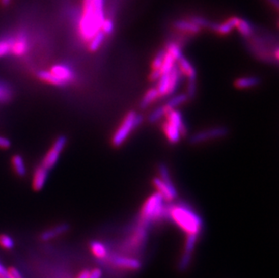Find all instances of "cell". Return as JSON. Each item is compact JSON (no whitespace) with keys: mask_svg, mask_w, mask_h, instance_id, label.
<instances>
[{"mask_svg":"<svg viewBox=\"0 0 279 278\" xmlns=\"http://www.w3.org/2000/svg\"><path fill=\"white\" fill-rule=\"evenodd\" d=\"M70 225L68 223H60L56 226L48 229L46 231H43L39 236V238L42 241H49L53 238H58L62 235L65 234L70 230Z\"/></svg>","mask_w":279,"mask_h":278,"instance_id":"cell-14","label":"cell"},{"mask_svg":"<svg viewBox=\"0 0 279 278\" xmlns=\"http://www.w3.org/2000/svg\"><path fill=\"white\" fill-rule=\"evenodd\" d=\"M11 146V142L8 137H5L0 135V148H3V149H8Z\"/></svg>","mask_w":279,"mask_h":278,"instance_id":"cell-36","label":"cell"},{"mask_svg":"<svg viewBox=\"0 0 279 278\" xmlns=\"http://www.w3.org/2000/svg\"><path fill=\"white\" fill-rule=\"evenodd\" d=\"M165 119L168 122L175 125L176 127H178L183 135H186L187 133V127L185 126L184 123V118L182 113L178 110V109H173V110H169L168 113L165 114Z\"/></svg>","mask_w":279,"mask_h":278,"instance_id":"cell-17","label":"cell"},{"mask_svg":"<svg viewBox=\"0 0 279 278\" xmlns=\"http://www.w3.org/2000/svg\"><path fill=\"white\" fill-rule=\"evenodd\" d=\"M107 261L108 265L120 270L136 271L141 268V262L138 259L126 255L108 254L103 262Z\"/></svg>","mask_w":279,"mask_h":278,"instance_id":"cell-6","label":"cell"},{"mask_svg":"<svg viewBox=\"0 0 279 278\" xmlns=\"http://www.w3.org/2000/svg\"><path fill=\"white\" fill-rule=\"evenodd\" d=\"M199 236L196 235H187L186 241H185V246H184V252L181 261H180L179 267L181 270H184L187 268L189 264L191 262V254L193 252V249L196 247V242Z\"/></svg>","mask_w":279,"mask_h":278,"instance_id":"cell-12","label":"cell"},{"mask_svg":"<svg viewBox=\"0 0 279 278\" xmlns=\"http://www.w3.org/2000/svg\"><path fill=\"white\" fill-rule=\"evenodd\" d=\"M100 30L106 35V36H110L114 33L115 23H114V20L112 19L111 16H108L104 19Z\"/></svg>","mask_w":279,"mask_h":278,"instance_id":"cell-30","label":"cell"},{"mask_svg":"<svg viewBox=\"0 0 279 278\" xmlns=\"http://www.w3.org/2000/svg\"><path fill=\"white\" fill-rule=\"evenodd\" d=\"M261 80L256 76H246V77H240L237 79L234 82V86L239 90H246V89H252L259 85Z\"/></svg>","mask_w":279,"mask_h":278,"instance_id":"cell-20","label":"cell"},{"mask_svg":"<svg viewBox=\"0 0 279 278\" xmlns=\"http://www.w3.org/2000/svg\"><path fill=\"white\" fill-rule=\"evenodd\" d=\"M90 248L92 254L94 255L100 261H104L109 254L107 246L100 241H96V240L92 241L90 244Z\"/></svg>","mask_w":279,"mask_h":278,"instance_id":"cell-23","label":"cell"},{"mask_svg":"<svg viewBox=\"0 0 279 278\" xmlns=\"http://www.w3.org/2000/svg\"><path fill=\"white\" fill-rule=\"evenodd\" d=\"M12 164L14 167V170L16 173V175L20 177H24L26 175V167L24 164V161L23 157L19 155H15L13 156Z\"/></svg>","mask_w":279,"mask_h":278,"instance_id":"cell-27","label":"cell"},{"mask_svg":"<svg viewBox=\"0 0 279 278\" xmlns=\"http://www.w3.org/2000/svg\"><path fill=\"white\" fill-rule=\"evenodd\" d=\"M239 21V17L232 16L228 19L224 20L220 23H211L209 29H211L212 32L215 33L219 36H228L236 29L237 24Z\"/></svg>","mask_w":279,"mask_h":278,"instance_id":"cell-11","label":"cell"},{"mask_svg":"<svg viewBox=\"0 0 279 278\" xmlns=\"http://www.w3.org/2000/svg\"><path fill=\"white\" fill-rule=\"evenodd\" d=\"M142 122L143 116L140 115V113L134 110L128 112L124 118L123 121L120 124L119 128L117 129L115 134L112 136V145L116 147L122 146L133 131L136 130Z\"/></svg>","mask_w":279,"mask_h":278,"instance_id":"cell-5","label":"cell"},{"mask_svg":"<svg viewBox=\"0 0 279 278\" xmlns=\"http://www.w3.org/2000/svg\"><path fill=\"white\" fill-rule=\"evenodd\" d=\"M165 54H166V51H165L164 48L156 52V56L154 57L153 62H152V72H160V69L162 67V64H163V61H164Z\"/></svg>","mask_w":279,"mask_h":278,"instance_id":"cell-29","label":"cell"},{"mask_svg":"<svg viewBox=\"0 0 279 278\" xmlns=\"http://www.w3.org/2000/svg\"><path fill=\"white\" fill-rule=\"evenodd\" d=\"M176 64H177V67L179 68L181 73L185 76L188 80H197L196 69L185 56H182L176 62Z\"/></svg>","mask_w":279,"mask_h":278,"instance_id":"cell-15","label":"cell"},{"mask_svg":"<svg viewBox=\"0 0 279 278\" xmlns=\"http://www.w3.org/2000/svg\"><path fill=\"white\" fill-rule=\"evenodd\" d=\"M247 40L250 52L256 54L259 59L270 63H276L278 61V47L273 48V45L275 46L276 44L273 43L271 36L265 34L257 36L254 33Z\"/></svg>","mask_w":279,"mask_h":278,"instance_id":"cell-3","label":"cell"},{"mask_svg":"<svg viewBox=\"0 0 279 278\" xmlns=\"http://www.w3.org/2000/svg\"><path fill=\"white\" fill-rule=\"evenodd\" d=\"M166 113H168V110L164 107V105H160L149 114L148 121L152 124L156 123L163 119Z\"/></svg>","mask_w":279,"mask_h":278,"instance_id":"cell-28","label":"cell"},{"mask_svg":"<svg viewBox=\"0 0 279 278\" xmlns=\"http://www.w3.org/2000/svg\"><path fill=\"white\" fill-rule=\"evenodd\" d=\"M0 246L5 249H13L15 246V240L10 236L7 234L0 235Z\"/></svg>","mask_w":279,"mask_h":278,"instance_id":"cell-32","label":"cell"},{"mask_svg":"<svg viewBox=\"0 0 279 278\" xmlns=\"http://www.w3.org/2000/svg\"><path fill=\"white\" fill-rule=\"evenodd\" d=\"M36 76L38 79L43 80L44 82H47L49 84H52V85H54V86H59V87H62V86H65L64 82L58 79L54 74H52V72L50 71H39L36 73Z\"/></svg>","mask_w":279,"mask_h":278,"instance_id":"cell-26","label":"cell"},{"mask_svg":"<svg viewBox=\"0 0 279 278\" xmlns=\"http://www.w3.org/2000/svg\"><path fill=\"white\" fill-rule=\"evenodd\" d=\"M50 72L62 80L65 86L72 82L76 78L75 73L72 71V68L69 67L68 65H65V64L54 65L51 68Z\"/></svg>","mask_w":279,"mask_h":278,"instance_id":"cell-13","label":"cell"},{"mask_svg":"<svg viewBox=\"0 0 279 278\" xmlns=\"http://www.w3.org/2000/svg\"><path fill=\"white\" fill-rule=\"evenodd\" d=\"M153 184L157 191L156 192H158L164 199L165 202H173L178 195L175 184L166 183L159 177H155L153 179Z\"/></svg>","mask_w":279,"mask_h":278,"instance_id":"cell-9","label":"cell"},{"mask_svg":"<svg viewBox=\"0 0 279 278\" xmlns=\"http://www.w3.org/2000/svg\"><path fill=\"white\" fill-rule=\"evenodd\" d=\"M67 144V137L65 135H60L55 139L54 143L52 144V147L49 149L47 154L45 155L43 162L41 163L42 166L50 171L55 165L58 160L60 158L61 153L64 151V147Z\"/></svg>","mask_w":279,"mask_h":278,"instance_id":"cell-7","label":"cell"},{"mask_svg":"<svg viewBox=\"0 0 279 278\" xmlns=\"http://www.w3.org/2000/svg\"><path fill=\"white\" fill-rule=\"evenodd\" d=\"M91 271L92 270H90V269H83V270L80 271L76 278H89Z\"/></svg>","mask_w":279,"mask_h":278,"instance_id":"cell-38","label":"cell"},{"mask_svg":"<svg viewBox=\"0 0 279 278\" xmlns=\"http://www.w3.org/2000/svg\"><path fill=\"white\" fill-rule=\"evenodd\" d=\"M173 28L176 32L181 33L184 36H196L203 30L197 24H194L190 18H180L173 23Z\"/></svg>","mask_w":279,"mask_h":278,"instance_id":"cell-10","label":"cell"},{"mask_svg":"<svg viewBox=\"0 0 279 278\" xmlns=\"http://www.w3.org/2000/svg\"><path fill=\"white\" fill-rule=\"evenodd\" d=\"M162 128H163V134L170 144L178 143L181 138L184 136L178 127L166 120L163 122Z\"/></svg>","mask_w":279,"mask_h":278,"instance_id":"cell-16","label":"cell"},{"mask_svg":"<svg viewBox=\"0 0 279 278\" xmlns=\"http://www.w3.org/2000/svg\"><path fill=\"white\" fill-rule=\"evenodd\" d=\"M189 98L186 95V93H181L177 95H173L169 99L168 102L164 104V107L166 108V110H173V109H177V107L182 106L183 104L185 103L187 101Z\"/></svg>","mask_w":279,"mask_h":278,"instance_id":"cell-24","label":"cell"},{"mask_svg":"<svg viewBox=\"0 0 279 278\" xmlns=\"http://www.w3.org/2000/svg\"><path fill=\"white\" fill-rule=\"evenodd\" d=\"M12 98L11 90L5 84H0V102H7Z\"/></svg>","mask_w":279,"mask_h":278,"instance_id":"cell-33","label":"cell"},{"mask_svg":"<svg viewBox=\"0 0 279 278\" xmlns=\"http://www.w3.org/2000/svg\"><path fill=\"white\" fill-rule=\"evenodd\" d=\"M236 29L239 31L240 36L245 39L252 37L253 34L255 33L254 25L248 20L244 19V18H239Z\"/></svg>","mask_w":279,"mask_h":278,"instance_id":"cell-21","label":"cell"},{"mask_svg":"<svg viewBox=\"0 0 279 278\" xmlns=\"http://www.w3.org/2000/svg\"><path fill=\"white\" fill-rule=\"evenodd\" d=\"M189 18H190L194 24H197L199 27L202 28V29L209 28L210 27V25H211V22H210L207 18H205L204 16H191V17H189Z\"/></svg>","mask_w":279,"mask_h":278,"instance_id":"cell-34","label":"cell"},{"mask_svg":"<svg viewBox=\"0 0 279 278\" xmlns=\"http://www.w3.org/2000/svg\"><path fill=\"white\" fill-rule=\"evenodd\" d=\"M164 218H168V205H165L164 199L158 192H156L148 197L144 203L140 214V223L149 226L150 223Z\"/></svg>","mask_w":279,"mask_h":278,"instance_id":"cell-4","label":"cell"},{"mask_svg":"<svg viewBox=\"0 0 279 278\" xmlns=\"http://www.w3.org/2000/svg\"><path fill=\"white\" fill-rule=\"evenodd\" d=\"M48 175L49 171L41 164L36 168L33 176V189L35 191H41L44 188L47 181Z\"/></svg>","mask_w":279,"mask_h":278,"instance_id":"cell-18","label":"cell"},{"mask_svg":"<svg viewBox=\"0 0 279 278\" xmlns=\"http://www.w3.org/2000/svg\"><path fill=\"white\" fill-rule=\"evenodd\" d=\"M10 1H11V0H1L2 4L5 5V6H7V5L9 4V3H10Z\"/></svg>","mask_w":279,"mask_h":278,"instance_id":"cell-40","label":"cell"},{"mask_svg":"<svg viewBox=\"0 0 279 278\" xmlns=\"http://www.w3.org/2000/svg\"><path fill=\"white\" fill-rule=\"evenodd\" d=\"M0 278H14L9 269H7L1 263H0Z\"/></svg>","mask_w":279,"mask_h":278,"instance_id":"cell-35","label":"cell"},{"mask_svg":"<svg viewBox=\"0 0 279 278\" xmlns=\"http://www.w3.org/2000/svg\"><path fill=\"white\" fill-rule=\"evenodd\" d=\"M11 47H12V39L0 40V57L11 53Z\"/></svg>","mask_w":279,"mask_h":278,"instance_id":"cell-31","label":"cell"},{"mask_svg":"<svg viewBox=\"0 0 279 278\" xmlns=\"http://www.w3.org/2000/svg\"><path fill=\"white\" fill-rule=\"evenodd\" d=\"M228 133L229 130L226 127H210L202 131L197 132L191 135L190 143L198 145V144L205 143L210 140L222 138L228 135Z\"/></svg>","mask_w":279,"mask_h":278,"instance_id":"cell-8","label":"cell"},{"mask_svg":"<svg viewBox=\"0 0 279 278\" xmlns=\"http://www.w3.org/2000/svg\"><path fill=\"white\" fill-rule=\"evenodd\" d=\"M168 218L187 235L199 236L204 227L201 216L185 203H176L168 206Z\"/></svg>","mask_w":279,"mask_h":278,"instance_id":"cell-2","label":"cell"},{"mask_svg":"<svg viewBox=\"0 0 279 278\" xmlns=\"http://www.w3.org/2000/svg\"><path fill=\"white\" fill-rule=\"evenodd\" d=\"M102 276V271L100 268H95L91 271V274L89 278H101Z\"/></svg>","mask_w":279,"mask_h":278,"instance_id":"cell-37","label":"cell"},{"mask_svg":"<svg viewBox=\"0 0 279 278\" xmlns=\"http://www.w3.org/2000/svg\"><path fill=\"white\" fill-rule=\"evenodd\" d=\"M106 38H107V36L101 30H100L98 33H96L92 39L88 42L89 51L92 52H97L103 45L105 41H106Z\"/></svg>","mask_w":279,"mask_h":278,"instance_id":"cell-25","label":"cell"},{"mask_svg":"<svg viewBox=\"0 0 279 278\" xmlns=\"http://www.w3.org/2000/svg\"><path fill=\"white\" fill-rule=\"evenodd\" d=\"M106 0H83L81 15L78 24L80 39L88 43L96 33L99 32L106 18Z\"/></svg>","mask_w":279,"mask_h":278,"instance_id":"cell-1","label":"cell"},{"mask_svg":"<svg viewBox=\"0 0 279 278\" xmlns=\"http://www.w3.org/2000/svg\"><path fill=\"white\" fill-rule=\"evenodd\" d=\"M268 4L271 6L272 8L277 10L279 8V1L278 0H266Z\"/></svg>","mask_w":279,"mask_h":278,"instance_id":"cell-39","label":"cell"},{"mask_svg":"<svg viewBox=\"0 0 279 278\" xmlns=\"http://www.w3.org/2000/svg\"><path fill=\"white\" fill-rule=\"evenodd\" d=\"M28 50L27 37L24 34H20L16 38L12 39L11 53L15 55H24Z\"/></svg>","mask_w":279,"mask_h":278,"instance_id":"cell-19","label":"cell"},{"mask_svg":"<svg viewBox=\"0 0 279 278\" xmlns=\"http://www.w3.org/2000/svg\"><path fill=\"white\" fill-rule=\"evenodd\" d=\"M159 98V93L157 92V89L156 87L151 88L144 94L143 98L140 101V107L142 109H146L150 107L152 104L155 103Z\"/></svg>","mask_w":279,"mask_h":278,"instance_id":"cell-22","label":"cell"}]
</instances>
